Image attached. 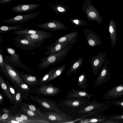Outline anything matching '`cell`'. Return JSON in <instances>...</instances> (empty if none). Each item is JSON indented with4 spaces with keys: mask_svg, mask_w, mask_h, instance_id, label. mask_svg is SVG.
<instances>
[{
    "mask_svg": "<svg viewBox=\"0 0 123 123\" xmlns=\"http://www.w3.org/2000/svg\"><path fill=\"white\" fill-rule=\"evenodd\" d=\"M74 42L69 43L65 48L58 52L42 58L38 65L39 69H43L51 65H55L61 61L67 55Z\"/></svg>",
    "mask_w": 123,
    "mask_h": 123,
    "instance_id": "6da1fadb",
    "label": "cell"
},
{
    "mask_svg": "<svg viewBox=\"0 0 123 123\" xmlns=\"http://www.w3.org/2000/svg\"><path fill=\"white\" fill-rule=\"evenodd\" d=\"M13 44L23 50L27 51L40 47L43 42H36L31 40L23 35H18L14 39Z\"/></svg>",
    "mask_w": 123,
    "mask_h": 123,
    "instance_id": "7a4b0ae2",
    "label": "cell"
},
{
    "mask_svg": "<svg viewBox=\"0 0 123 123\" xmlns=\"http://www.w3.org/2000/svg\"><path fill=\"white\" fill-rule=\"evenodd\" d=\"M82 9L89 20L93 22L96 21L98 24H100L103 20L97 9L92 5L90 0H85Z\"/></svg>",
    "mask_w": 123,
    "mask_h": 123,
    "instance_id": "3957f363",
    "label": "cell"
},
{
    "mask_svg": "<svg viewBox=\"0 0 123 123\" xmlns=\"http://www.w3.org/2000/svg\"><path fill=\"white\" fill-rule=\"evenodd\" d=\"M61 90L59 87H55L52 84H49L33 88L31 90V92L36 95L53 96L58 95Z\"/></svg>",
    "mask_w": 123,
    "mask_h": 123,
    "instance_id": "277c9868",
    "label": "cell"
},
{
    "mask_svg": "<svg viewBox=\"0 0 123 123\" xmlns=\"http://www.w3.org/2000/svg\"><path fill=\"white\" fill-rule=\"evenodd\" d=\"M6 49L10 56L5 55L3 54V56L11 64L15 66L23 69L29 72H31V70L27 66L23 64L19 59V55L17 54L15 50L10 47H8Z\"/></svg>",
    "mask_w": 123,
    "mask_h": 123,
    "instance_id": "5b68a950",
    "label": "cell"
},
{
    "mask_svg": "<svg viewBox=\"0 0 123 123\" xmlns=\"http://www.w3.org/2000/svg\"><path fill=\"white\" fill-rule=\"evenodd\" d=\"M30 98L48 110H52L61 114L64 113L56 107L55 102L53 100L32 95L30 96Z\"/></svg>",
    "mask_w": 123,
    "mask_h": 123,
    "instance_id": "8992f818",
    "label": "cell"
},
{
    "mask_svg": "<svg viewBox=\"0 0 123 123\" xmlns=\"http://www.w3.org/2000/svg\"><path fill=\"white\" fill-rule=\"evenodd\" d=\"M110 61L109 59L106 61L103 66L101 67V70L95 80L94 85L98 86L105 83L110 79L111 74L110 72L107 67Z\"/></svg>",
    "mask_w": 123,
    "mask_h": 123,
    "instance_id": "52a82bcc",
    "label": "cell"
},
{
    "mask_svg": "<svg viewBox=\"0 0 123 123\" xmlns=\"http://www.w3.org/2000/svg\"><path fill=\"white\" fill-rule=\"evenodd\" d=\"M40 12L38 11L23 15H19L15 16L4 19V21L9 24H22L38 16Z\"/></svg>",
    "mask_w": 123,
    "mask_h": 123,
    "instance_id": "ba28073f",
    "label": "cell"
},
{
    "mask_svg": "<svg viewBox=\"0 0 123 123\" xmlns=\"http://www.w3.org/2000/svg\"><path fill=\"white\" fill-rule=\"evenodd\" d=\"M3 57L4 65L11 80V82H14L19 86L21 83L25 82L20 76L18 72V70Z\"/></svg>",
    "mask_w": 123,
    "mask_h": 123,
    "instance_id": "9c48e42d",
    "label": "cell"
},
{
    "mask_svg": "<svg viewBox=\"0 0 123 123\" xmlns=\"http://www.w3.org/2000/svg\"><path fill=\"white\" fill-rule=\"evenodd\" d=\"M106 53L101 52L97 55L93 56L91 59V65L94 75L97 74L99 70L106 60Z\"/></svg>",
    "mask_w": 123,
    "mask_h": 123,
    "instance_id": "30bf717a",
    "label": "cell"
},
{
    "mask_svg": "<svg viewBox=\"0 0 123 123\" xmlns=\"http://www.w3.org/2000/svg\"><path fill=\"white\" fill-rule=\"evenodd\" d=\"M43 113L47 116V120L50 123H61L63 122L73 120L70 116H67L64 113L61 114L50 111Z\"/></svg>",
    "mask_w": 123,
    "mask_h": 123,
    "instance_id": "8fae6325",
    "label": "cell"
},
{
    "mask_svg": "<svg viewBox=\"0 0 123 123\" xmlns=\"http://www.w3.org/2000/svg\"><path fill=\"white\" fill-rule=\"evenodd\" d=\"M36 26L46 30L51 31L62 30L68 28L63 24L59 21L53 20L36 25Z\"/></svg>",
    "mask_w": 123,
    "mask_h": 123,
    "instance_id": "7c38bea8",
    "label": "cell"
},
{
    "mask_svg": "<svg viewBox=\"0 0 123 123\" xmlns=\"http://www.w3.org/2000/svg\"><path fill=\"white\" fill-rule=\"evenodd\" d=\"M84 33L89 47H94L102 44L100 38L94 32L86 28Z\"/></svg>",
    "mask_w": 123,
    "mask_h": 123,
    "instance_id": "4fadbf2b",
    "label": "cell"
},
{
    "mask_svg": "<svg viewBox=\"0 0 123 123\" xmlns=\"http://www.w3.org/2000/svg\"><path fill=\"white\" fill-rule=\"evenodd\" d=\"M122 97H123V84L116 86L109 90L103 95V97L107 100Z\"/></svg>",
    "mask_w": 123,
    "mask_h": 123,
    "instance_id": "5bb4252c",
    "label": "cell"
},
{
    "mask_svg": "<svg viewBox=\"0 0 123 123\" xmlns=\"http://www.w3.org/2000/svg\"><path fill=\"white\" fill-rule=\"evenodd\" d=\"M18 72L24 81L31 88H34L40 85L41 79L31 74H25L23 72Z\"/></svg>",
    "mask_w": 123,
    "mask_h": 123,
    "instance_id": "9a60e30c",
    "label": "cell"
},
{
    "mask_svg": "<svg viewBox=\"0 0 123 123\" xmlns=\"http://www.w3.org/2000/svg\"><path fill=\"white\" fill-rule=\"evenodd\" d=\"M94 95L89 93L86 91L82 90H76L72 88L71 91L66 95L68 99H74L85 98H90Z\"/></svg>",
    "mask_w": 123,
    "mask_h": 123,
    "instance_id": "2e32d148",
    "label": "cell"
},
{
    "mask_svg": "<svg viewBox=\"0 0 123 123\" xmlns=\"http://www.w3.org/2000/svg\"><path fill=\"white\" fill-rule=\"evenodd\" d=\"M78 33L77 31H74L68 33L59 38L56 42L52 44L47 47V49L52 47L60 43L64 42L69 43L74 42L77 38Z\"/></svg>",
    "mask_w": 123,
    "mask_h": 123,
    "instance_id": "e0dca14e",
    "label": "cell"
},
{
    "mask_svg": "<svg viewBox=\"0 0 123 123\" xmlns=\"http://www.w3.org/2000/svg\"><path fill=\"white\" fill-rule=\"evenodd\" d=\"M40 5L38 3L20 4L12 7L11 10L17 12L24 13L36 9Z\"/></svg>",
    "mask_w": 123,
    "mask_h": 123,
    "instance_id": "ac0fdd59",
    "label": "cell"
},
{
    "mask_svg": "<svg viewBox=\"0 0 123 123\" xmlns=\"http://www.w3.org/2000/svg\"><path fill=\"white\" fill-rule=\"evenodd\" d=\"M23 35L26 38L36 42H43L44 40L49 38L52 35L50 32L46 31L41 33Z\"/></svg>",
    "mask_w": 123,
    "mask_h": 123,
    "instance_id": "d6986e66",
    "label": "cell"
},
{
    "mask_svg": "<svg viewBox=\"0 0 123 123\" xmlns=\"http://www.w3.org/2000/svg\"><path fill=\"white\" fill-rule=\"evenodd\" d=\"M108 30L110 34L111 46L114 47L116 42L117 36L116 24L113 19H111L110 22Z\"/></svg>",
    "mask_w": 123,
    "mask_h": 123,
    "instance_id": "ffe728a7",
    "label": "cell"
},
{
    "mask_svg": "<svg viewBox=\"0 0 123 123\" xmlns=\"http://www.w3.org/2000/svg\"><path fill=\"white\" fill-rule=\"evenodd\" d=\"M108 103H98L97 101L93 103L84 108L78 112V113H89L96 110L107 105Z\"/></svg>",
    "mask_w": 123,
    "mask_h": 123,
    "instance_id": "44dd1931",
    "label": "cell"
},
{
    "mask_svg": "<svg viewBox=\"0 0 123 123\" xmlns=\"http://www.w3.org/2000/svg\"><path fill=\"white\" fill-rule=\"evenodd\" d=\"M0 84L3 93L9 100L10 102L15 105L16 104L14 102L13 97L10 93L7 85L1 74H0Z\"/></svg>",
    "mask_w": 123,
    "mask_h": 123,
    "instance_id": "7402d4cb",
    "label": "cell"
},
{
    "mask_svg": "<svg viewBox=\"0 0 123 123\" xmlns=\"http://www.w3.org/2000/svg\"><path fill=\"white\" fill-rule=\"evenodd\" d=\"M15 115L19 117L22 118L25 122L26 123H50L49 121L47 120L43 119H36L31 117L26 114L23 113H15Z\"/></svg>",
    "mask_w": 123,
    "mask_h": 123,
    "instance_id": "603a6c76",
    "label": "cell"
},
{
    "mask_svg": "<svg viewBox=\"0 0 123 123\" xmlns=\"http://www.w3.org/2000/svg\"><path fill=\"white\" fill-rule=\"evenodd\" d=\"M90 100V98L87 99L79 98L74 99H68L64 101L65 105L70 107H76L88 102Z\"/></svg>",
    "mask_w": 123,
    "mask_h": 123,
    "instance_id": "cb8c5ba5",
    "label": "cell"
},
{
    "mask_svg": "<svg viewBox=\"0 0 123 123\" xmlns=\"http://www.w3.org/2000/svg\"><path fill=\"white\" fill-rule=\"evenodd\" d=\"M69 43L66 42L60 43L48 49L44 55H51L58 52L65 48Z\"/></svg>",
    "mask_w": 123,
    "mask_h": 123,
    "instance_id": "d4e9b609",
    "label": "cell"
},
{
    "mask_svg": "<svg viewBox=\"0 0 123 123\" xmlns=\"http://www.w3.org/2000/svg\"><path fill=\"white\" fill-rule=\"evenodd\" d=\"M83 62V57H80L78 58L71 65L70 68L68 69L67 75L70 76L77 71L81 67Z\"/></svg>",
    "mask_w": 123,
    "mask_h": 123,
    "instance_id": "484cf974",
    "label": "cell"
},
{
    "mask_svg": "<svg viewBox=\"0 0 123 123\" xmlns=\"http://www.w3.org/2000/svg\"><path fill=\"white\" fill-rule=\"evenodd\" d=\"M20 103L22 105L33 111L35 113L41 117L43 119L47 120V116L40 111L34 105L29 103H27L24 102H21Z\"/></svg>",
    "mask_w": 123,
    "mask_h": 123,
    "instance_id": "4316f807",
    "label": "cell"
},
{
    "mask_svg": "<svg viewBox=\"0 0 123 123\" xmlns=\"http://www.w3.org/2000/svg\"><path fill=\"white\" fill-rule=\"evenodd\" d=\"M45 31L33 29L24 28L22 30L15 31L14 32L17 35L21 34H31L41 33Z\"/></svg>",
    "mask_w": 123,
    "mask_h": 123,
    "instance_id": "83f0119b",
    "label": "cell"
},
{
    "mask_svg": "<svg viewBox=\"0 0 123 123\" xmlns=\"http://www.w3.org/2000/svg\"><path fill=\"white\" fill-rule=\"evenodd\" d=\"M66 66L67 65L65 64L61 65L48 79L45 83V85H48L49 82L55 79L60 76L64 71Z\"/></svg>",
    "mask_w": 123,
    "mask_h": 123,
    "instance_id": "f1b7e54d",
    "label": "cell"
},
{
    "mask_svg": "<svg viewBox=\"0 0 123 123\" xmlns=\"http://www.w3.org/2000/svg\"><path fill=\"white\" fill-rule=\"evenodd\" d=\"M24 25H18L12 26H2L0 27V33H3L14 30H22L24 28L22 27Z\"/></svg>",
    "mask_w": 123,
    "mask_h": 123,
    "instance_id": "f546056e",
    "label": "cell"
},
{
    "mask_svg": "<svg viewBox=\"0 0 123 123\" xmlns=\"http://www.w3.org/2000/svg\"><path fill=\"white\" fill-rule=\"evenodd\" d=\"M3 54L2 49H0V70L6 77L11 81V80L9 75L4 65Z\"/></svg>",
    "mask_w": 123,
    "mask_h": 123,
    "instance_id": "4dcf8cb0",
    "label": "cell"
},
{
    "mask_svg": "<svg viewBox=\"0 0 123 123\" xmlns=\"http://www.w3.org/2000/svg\"><path fill=\"white\" fill-rule=\"evenodd\" d=\"M87 78L86 74L83 73L79 77L77 84V86L80 87L83 89H86L88 87L87 83Z\"/></svg>",
    "mask_w": 123,
    "mask_h": 123,
    "instance_id": "1f68e13d",
    "label": "cell"
},
{
    "mask_svg": "<svg viewBox=\"0 0 123 123\" xmlns=\"http://www.w3.org/2000/svg\"><path fill=\"white\" fill-rule=\"evenodd\" d=\"M59 65L54 67L48 72L41 79L40 86L45 85V83L49 78L54 73L55 71L61 66Z\"/></svg>",
    "mask_w": 123,
    "mask_h": 123,
    "instance_id": "d6a6232c",
    "label": "cell"
},
{
    "mask_svg": "<svg viewBox=\"0 0 123 123\" xmlns=\"http://www.w3.org/2000/svg\"><path fill=\"white\" fill-rule=\"evenodd\" d=\"M106 119L104 117H95L89 118H82L79 121L80 123H99Z\"/></svg>",
    "mask_w": 123,
    "mask_h": 123,
    "instance_id": "836d02e7",
    "label": "cell"
},
{
    "mask_svg": "<svg viewBox=\"0 0 123 123\" xmlns=\"http://www.w3.org/2000/svg\"><path fill=\"white\" fill-rule=\"evenodd\" d=\"M48 6L56 13H60V12L63 13L66 12V9L62 6L60 5L55 3H49Z\"/></svg>",
    "mask_w": 123,
    "mask_h": 123,
    "instance_id": "e575fe53",
    "label": "cell"
},
{
    "mask_svg": "<svg viewBox=\"0 0 123 123\" xmlns=\"http://www.w3.org/2000/svg\"><path fill=\"white\" fill-rule=\"evenodd\" d=\"M21 111L24 113L34 118L39 119H43L39 115L35 113L33 111L22 105L20 107Z\"/></svg>",
    "mask_w": 123,
    "mask_h": 123,
    "instance_id": "d590c367",
    "label": "cell"
},
{
    "mask_svg": "<svg viewBox=\"0 0 123 123\" xmlns=\"http://www.w3.org/2000/svg\"><path fill=\"white\" fill-rule=\"evenodd\" d=\"M105 118L106 119L115 120L119 123H121V121H123V113L109 116H105Z\"/></svg>",
    "mask_w": 123,
    "mask_h": 123,
    "instance_id": "8d00e7d4",
    "label": "cell"
},
{
    "mask_svg": "<svg viewBox=\"0 0 123 123\" xmlns=\"http://www.w3.org/2000/svg\"><path fill=\"white\" fill-rule=\"evenodd\" d=\"M70 21L74 25L75 27L85 25L88 24V23L84 20L79 18H74L70 19Z\"/></svg>",
    "mask_w": 123,
    "mask_h": 123,
    "instance_id": "74e56055",
    "label": "cell"
},
{
    "mask_svg": "<svg viewBox=\"0 0 123 123\" xmlns=\"http://www.w3.org/2000/svg\"><path fill=\"white\" fill-rule=\"evenodd\" d=\"M21 89L24 92L25 96L27 98L31 92V88L25 82L21 83L19 86Z\"/></svg>",
    "mask_w": 123,
    "mask_h": 123,
    "instance_id": "f35d334b",
    "label": "cell"
},
{
    "mask_svg": "<svg viewBox=\"0 0 123 123\" xmlns=\"http://www.w3.org/2000/svg\"><path fill=\"white\" fill-rule=\"evenodd\" d=\"M8 79L7 81H6V82L7 85L10 93L12 95L14 100L17 93V91L14 86L9 83L8 81Z\"/></svg>",
    "mask_w": 123,
    "mask_h": 123,
    "instance_id": "ab89813d",
    "label": "cell"
},
{
    "mask_svg": "<svg viewBox=\"0 0 123 123\" xmlns=\"http://www.w3.org/2000/svg\"><path fill=\"white\" fill-rule=\"evenodd\" d=\"M24 99H25L24 97L22 94L20 92L17 91V93L14 100L16 105L20 104Z\"/></svg>",
    "mask_w": 123,
    "mask_h": 123,
    "instance_id": "60d3db41",
    "label": "cell"
},
{
    "mask_svg": "<svg viewBox=\"0 0 123 123\" xmlns=\"http://www.w3.org/2000/svg\"><path fill=\"white\" fill-rule=\"evenodd\" d=\"M109 102L116 106L123 108V100H114L110 101Z\"/></svg>",
    "mask_w": 123,
    "mask_h": 123,
    "instance_id": "b9f144b4",
    "label": "cell"
},
{
    "mask_svg": "<svg viewBox=\"0 0 123 123\" xmlns=\"http://www.w3.org/2000/svg\"><path fill=\"white\" fill-rule=\"evenodd\" d=\"M94 113V112H89V113L88 114L86 115L85 116H84V117H82L81 118H78V119H76L75 120H72L69 121L63 122H62L61 123H75L76 121H79L80 119L84 118V117H85L86 116H88L89 115H92Z\"/></svg>",
    "mask_w": 123,
    "mask_h": 123,
    "instance_id": "7bdbcfd3",
    "label": "cell"
},
{
    "mask_svg": "<svg viewBox=\"0 0 123 123\" xmlns=\"http://www.w3.org/2000/svg\"><path fill=\"white\" fill-rule=\"evenodd\" d=\"M10 114L5 113L2 115H0V119L3 120L7 119L10 117Z\"/></svg>",
    "mask_w": 123,
    "mask_h": 123,
    "instance_id": "ee69618b",
    "label": "cell"
},
{
    "mask_svg": "<svg viewBox=\"0 0 123 123\" xmlns=\"http://www.w3.org/2000/svg\"><path fill=\"white\" fill-rule=\"evenodd\" d=\"M100 123H119L117 121L113 120L106 119L103 121L101 122Z\"/></svg>",
    "mask_w": 123,
    "mask_h": 123,
    "instance_id": "f6af8a7d",
    "label": "cell"
},
{
    "mask_svg": "<svg viewBox=\"0 0 123 123\" xmlns=\"http://www.w3.org/2000/svg\"><path fill=\"white\" fill-rule=\"evenodd\" d=\"M4 97L3 94L1 92H0V104L1 106L3 105V101Z\"/></svg>",
    "mask_w": 123,
    "mask_h": 123,
    "instance_id": "bcb514c9",
    "label": "cell"
},
{
    "mask_svg": "<svg viewBox=\"0 0 123 123\" xmlns=\"http://www.w3.org/2000/svg\"><path fill=\"white\" fill-rule=\"evenodd\" d=\"M13 0H0V4H4L7 3Z\"/></svg>",
    "mask_w": 123,
    "mask_h": 123,
    "instance_id": "7dc6e473",
    "label": "cell"
},
{
    "mask_svg": "<svg viewBox=\"0 0 123 123\" xmlns=\"http://www.w3.org/2000/svg\"><path fill=\"white\" fill-rule=\"evenodd\" d=\"M2 111L4 113H7L9 114H10V111L8 110L5 109H2Z\"/></svg>",
    "mask_w": 123,
    "mask_h": 123,
    "instance_id": "c3c4849f",
    "label": "cell"
},
{
    "mask_svg": "<svg viewBox=\"0 0 123 123\" xmlns=\"http://www.w3.org/2000/svg\"><path fill=\"white\" fill-rule=\"evenodd\" d=\"M37 0V1H42L44 0Z\"/></svg>",
    "mask_w": 123,
    "mask_h": 123,
    "instance_id": "681fc988",
    "label": "cell"
},
{
    "mask_svg": "<svg viewBox=\"0 0 123 123\" xmlns=\"http://www.w3.org/2000/svg\"><path fill=\"white\" fill-rule=\"evenodd\" d=\"M122 0L123 1V0Z\"/></svg>",
    "mask_w": 123,
    "mask_h": 123,
    "instance_id": "f907efd6",
    "label": "cell"
}]
</instances>
